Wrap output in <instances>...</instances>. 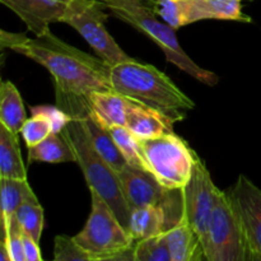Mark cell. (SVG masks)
Instances as JSON below:
<instances>
[{"label": "cell", "mask_w": 261, "mask_h": 261, "mask_svg": "<svg viewBox=\"0 0 261 261\" xmlns=\"http://www.w3.org/2000/svg\"><path fill=\"white\" fill-rule=\"evenodd\" d=\"M10 50L47 69L55 86L56 105L73 119L88 116L93 92L112 89L111 65L60 40L51 30L35 38L24 36Z\"/></svg>", "instance_id": "obj_1"}, {"label": "cell", "mask_w": 261, "mask_h": 261, "mask_svg": "<svg viewBox=\"0 0 261 261\" xmlns=\"http://www.w3.org/2000/svg\"><path fill=\"white\" fill-rule=\"evenodd\" d=\"M111 87L132 101L157 110L172 122L182 121L185 112L195 107L163 71L134 59L111 66Z\"/></svg>", "instance_id": "obj_2"}, {"label": "cell", "mask_w": 261, "mask_h": 261, "mask_svg": "<svg viewBox=\"0 0 261 261\" xmlns=\"http://www.w3.org/2000/svg\"><path fill=\"white\" fill-rule=\"evenodd\" d=\"M114 17L149 37L166 55L170 63L206 86H216V73L199 66L181 47L176 30L160 19L152 7L143 0H98Z\"/></svg>", "instance_id": "obj_3"}, {"label": "cell", "mask_w": 261, "mask_h": 261, "mask_svg": "<svg viewBox=\"0 0 261 261\" xmlns=\"http://www.w3.org/2000/svg\"><path fill=\"white\" fill-rule=\"evenodd\" d=\"M61 133L75 153L76 163L83 172L89 190L96 191L107 201L127 229L132 209L125 200L116 171L96 152L82 119H71Z\"/></svg>", "instance_id": "obj_4"}, {"label": "cell", "mask_w": 261, "mask_h": 261, "mask_svg": "<svg viewBox=\"0 0 261 261\" xmlns=\"http://www.w3.org/2000/svg\"><path fill=\"white\" fill-rule=\"evenodd\" d=\"M91 213L75 240L92 256V261H134L135 240L96 191L91 190Z\"/></svg>", "instance_id": "obj_5"}, {"label": "cell", "mask_w": 261, "mask_h": 261, "mask_svg": "<svg viewBox=\"0 0 261 261\" xmlns=\"http://www.w3.org/2000/svg\"><path fill=\"white\" fill-rule=\"evenodd\" d=\"M145 168L165 188L182 189L190 180L198 154L175 132L140 140Z\"/></svg>", "instance_id": "obj_6"}, {"label": "cell", "mask_w": 261, "mask_h": 261, "mask_svg": "<svg viewBox=\"0 0 261 261\" xmlns=\"http://www.w3.org/2000/svg\"><path fill=\"white\" fill-rule=\"evenodd\" d=\"M201 244L206 261H250L239 217L224 191L214 206Z\"/></svg>", "instance_id": "obj_7"}, {"label": "cell", "mask_w": 261, "mask_h": 261, "mask_svg": "<svg viewBox=\"0 0 261 261\" xmlns=\"http://www.w3.org/2000/svg\"><path fill=\"white\" fill-rule=\"evenodd\" d=\"M98 0H70L60 22L71 25L79 35L109 65L114 66L130 58L107 32V14Z\"/></svg>", "instance_id": "obj_8"}, {"label": "cell", "mask_w": 261, "mask_h": 261, "mask_svg": "<svg viewBox=\"0 0 261 261\" xmlns=\"http://www.w3.org/2000/svg\"><path fill=\"white\" fill-rule=\"evenodd\" d=\"M244 0H153L158 17L175 30L199 20H234L251 23L242 12Z\"/></svg>", "instance_id": "obj_9"}, {"label": "cell", "mask_w": 261, "mask_h": 261, "mask_svg": "<svg viewBox=\"0 0 261 261\" xmlns=\"http://www.w3.org/2000/svg\"><path fill=\"white\" fill-rule=\"evenodd\" d=\"M122 194L132 209L147 205H161L176 218L184 217L182 189H167L147 170L127 165L117 171Z\"/></svg>", "instance_id": "obj_10"}, {"label": "cell", "mask_w": 261, "mask_h": 261, "mask_svg": "<svg viewBox=\"0 0 261 261\" xmlns=\"http://www.w3.org/2000/svg\"><path fill=\"white\" fill-rule=\"evenodd\" d=\"M221 194L222 190L216 186L205 163L196 157L190 180L182 188V200L184 217L200 240L205 234Z\"/></svg>", "instance_id": "obj_11"}, {"label": "cell", "mask_w": 261, "mask_h": 261, "mask_svg": "<svg viewBox=\"0 0 261 261\" xmlns=\"http://www.w3.org/2000/svg\"><path fill=\"white\" fill-rule=\"evenodd\" d=\"M227 194L239 217L250 261H261V190L241 175Z\"/></svg>", "instance_id": "obj_12"}, {"label": "cell", "mask_w": 261, "mask_h": 261, "mask_svg": "<svg viewBox=\"0 0 261 261\" xmlns=\"http://www.w3.org/2000/svg\"><path fill=\"white\" fill-rule=\"evenodd\" d=\"M15 13L31 32L41 36L50 30L51 23L60 22L70 0H0Z\"/></svg>", "instance_id": "obj_13"}, {"label": "cell", "mask_w": 261, "mask_h": 261, "mask_svg": "<svg viewBox=\"0 0 261 261\" xmlns=\"http://www.w3.org/2000/svg\"><path fill=\"white\" fill-rule=\"evenodd\" d=\"M181 219L176 218L171 212L161 205L140 206L133 209L130 213L127 232L135 241H139L147 237L165 233Z\"/></svg>", "instance_id": "obj_14"}, {"label": "cell", "mask_w": 261, "mask_h": 261, "mask_svg": "<svg viewBox=\"0 0 261 261\" xmlns=\"http://www.w3.org/2000/svg\"><path fill=\"white\" fill-rule=\"evenodd\" d=\"M173 124L167 116L157 110L130 99L125 126L140 140L152 139L173 133Z\"/></svg>", "instance_id": "obj_15"}, {"label": "cell", "mask_w": 261, "mask_h": 261, "mask_svg": "<svg viewBox=\"0 0 261 261\" xmlns=\"http://www.w3.org/2000/svg\"><path fill=\"white\" fill-rule=\"evenodd\" d=\"M130 99L114 89L97 91L89 98V116L102 126L111 129L126 125Z\"/></svg>", "instance_id": "obj_16"}, {"label": "cell", "mask_w": 261, "mask_h": 261, "mask_svg": "<svg viewBox=\"0 0 261 261\" xmlns=\"http://www.w3.org/2000/svg\"><path fill=\"white\" fill-rule=\"evenodd\" d=\"M172 261L205 260L201 240L185 217L166 232Z\"/></svg>", "instance_id": "obj_17"}, {"label": "cell", "mask_w": 261, "mask_h": 261, "mask_svg": "<svg viewBox=\"0 0 261 261\" xmlns=\"http://www.w3.org/2000/svg\"><path fill=\"white\" fill-rule=\"evenodd\" d=\"M83 121L86 132L88 134L89 140H91L92 145L96 149V152L114 168L115 171H120L124 167H126L127 162L122 153L120 152L119 147H117L116 142L112 138L111 132L107 127L102 126L101 124L92 119L91 116H86L82 119Z\"/></svg>", "instance_id": "obj_18"}, {"label": "cell", "mask_w": 261, "mask_h": 261, "mask_svg": "<svg viewBox=\"0 0 261 261\" xmlns=\"http://www.w3.org/2000/svg\"><path fill=\"white\" fill-rule=\"evenodd\" d=\"M27 120L22 96L14 83L3 81L0 84V124L19 134Z\"/></svg>", "instance_id": "obj_19"}, {"label": "cell", "mask_w": 261, "mask_h": 261, "mask_svg": "<svg viewBox=\"0 0 261 261\" xmlns=\"http://www.w3.org/2000/svg\"><path fill=\"white\" fill-rule=\"evenodd\" d=\"M28 162H76V157L63 133H51L37 145L28 148Z\"/></svg>", "instance_id": "obj_20"}, {"label": "cell", "mask_w": 261, "mask_h": 261, "mask_svg": "<svg viewBox=\"0 0 261 261\" xmlns=\"http://www.w3.org/2000/svg\"><path fill=\"white\" fill-rule=\"evenodd\" d=\"M17 135L0 124V177L27 178Z\"/></svg>", "instance_id": "obj_21"}, {"label": "cell", "mask_w": 261, "mask_h": 261, "mask_svg": "<svg viewBox=\"0 0 261 261\" xmlns=\"http://www.w3.org/2000/svg\"><path fill=\"white\" fill-rule=\"evenodd\" d=\"M2 194V223L9 221L15 211L27 201H38L27 178L0 177Z\"/></svg>", "instance_id": "obj_22"}, {"label": "cell", "mask_w": 261, "mask_h": 261, "mask_svg": "<svg viewBox=\"0 0 261 261\" xmlns=\"http://www.w3.org/2000/svg\"><path fill=\"white\" fill-rule=\"evenodd\" d=\"M110 132H111L112 138L116 142L120 152L122 153V155L126 160L127 165L133 166V167L142 168V170H147L144 157H143L140 139H138L125 125L111 127Z\"/></svg>", "instance_id": "obj_23"}, {"label": "cell", "mask_w": 261, "mask_h": 261, "mask_svg": "<svg viewBox=\"0 0 261 261\" xmlns=\"http://www.w3.org/2000/svg\"><path fill=\"white\" fill-rule=\"evenodd\" d=\"M14 217L19 226L22 227L23 232L40 242L41 234L43 231V223H45L43 208L40 201H27V203L22 204L15 211Z\"/></svg>", "instance_id": "obj_24"}, {"label": "cell", "mask_w": 261, "mask_h": 261, "mask_svg": "<svg viewBox=\"0 0 261 261\" xmlns=\"http://www.w3.org/2000/svg\"><path fill=\"white\" fill-rule=\"evenodd\" d=\"M134 261H172L166 232L135 242Z\"/></svg>", "instance_id": "obj_25"}, {"label": "cell", "mask_w": 261, "mask_h": 261, "mask_svg": "<svg viewBox=\"0 0 261 261\" xmlns=\"http://www.w3.org/2000/svg\"><path fill=\"white\" fill-rule=\"evenodd\" d=\"M54 259L56 261H92V256L76 242L75 237L59 234L54 244Z\"/></svg>", "instance_id": "obj_26"}, {"label": "cell", "mask_w": 261, "mask_h": 261, "mask_svg": "<svg viewBox=\"0 0 261 261\" xmlns=\"http://www.w3.org/2000/svg\"><path fill=\"white\" fill-rule=\"evenodd\" d=\"M2 241H4L7 245L10 260L25 261L24 247H23V229L15 217L13 216L9 221L2 223Z\"/></svg>", "instance_id": "obj_27"}, {"label": "cell", "mask_w": 261, "mask_h": 261, "mask_svg": "<svg viewBox=\"0 0 261 261\" xmlns=\"http://www.w3.org/2000/svg\"><path fill=\"white\" fill-rule=\"evenodd\" d=\"M51 133H53V126L50 122L45 117L37 116V115H32L31 119L25 120L22 130H20V134H22L27 148L37 145L38 143L46 139Z\"/></svg>", "instance_id": "obj_28"}, {"label": "cell", "mask_w": 261, "mask_h": 261, "mask_svg": "<svg viewBox=\"0 0 261 261\" xmlns=\"http://www.w3.org/2000/svg\"><path fill=\"white\" fill-rule=\"evenodd\" d=\"M31 112H32V115L45 117L50 122L51 126H53V133L63 132L66 125L73 119L64 110H61L58 105H55V106H51V105H38V106L31 107Z\"/></svg>", "instance_id": "obj_29"}, {"label": "cell", "mask_w": 261, "mask_h": 261, "mask_svg": "<svg viewBox=\"0 0 261 261\" xmlns=\"http://www.w3.org/2000/svg\"><path fill=\"white\" fill-rule=\"evenodd\" d=\"M23 247H24L25 261H42V254L38 247V242L25 232H23Z\"/></svg>", "instance_id": "obj_30"}, {"label": "cell", "mask_w": 261, "mask_h": 261, "mask_svg": "<svg viewBox=\"0 0 261 261\" xmlns=\"http://www.w3.org/2000/svg\"><path fill=\"white\" fill-rule=\"evenodd\" d=\"M143 2H144V3H147V4H149L150 7H152V3H153V0H143Z\"/></svg>", "instance_id": "obj_31"}]
</instances>
